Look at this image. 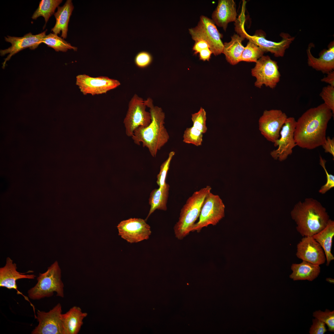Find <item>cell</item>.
<instances>
[{"label":"cell","mask_w":334,"mask_h":334,"mask_svg":"<svg viewBox=\"0 0 334 334\" xmlns=\"http://www.w3.org/2000/svg\"><path fill=\"white\" fill-rule=\"evenodd\" d=\"M333 115L324 103L306 110L296 121L294 137L297 146L309 150L322 146Z\"/></svg>","instance_id":"6da1fadb"},{"label":"cell","mask_w":334,"mask_h":334,"mask_svg":"<svg viewBox=\"0 0 334 334\" xmlns=\"http://www.w3.org/2000/svg\"><path fill=\"white\" fill-rule=\"evenodd\" d=\"M149 108L152 118L151 122L147 126H139L134 131L132 138L134 143L146 147L151 156L156 157L157 152L168 141L169 137L165 128V116L162 109L155 106L150 98L144 101Z\"/></svg>","instance_id":"7a4b0ae2"},{"label":"cell","mask_w":334,"mask_h":334,"mask_svg":"<svg viewBox=\"0 0 334 334\" xmlns=\"http://www.w3.org/2000/svg\"><path fill=\"white\" fill-rule=\"evenodd\" d=\"M297 231L303 237L312 236L323 229L330 219L326 208L312 198H306L294 206L290 212Z\"/></svg>","instance_id":"3957f363"},{"label":"cell","mask_w":334,"mask_h":334,"mask_svg":"<svg viewBox=\"0 0 334 334\" xmlns=\"http://www.w3.org/2000/svg\"><path fill=\"white\" fill-rule=\"evenodd\" d=\"M212 188L207 186L195 191L187 200L181 209L178 221L174 227L176 237L182 240L192 232L195 222L199 217L207 195Z\"/></svg>","instance_id":"277c9868"},{"label":"cell","mask_w":334,"mask_h":334,"mask_svg":"<svg viewBox=\"0 0 334 334\" xmlns=\"http://www.w3.org/2000/svg\"><path fill=\"white\" fill-rule=\"evenodd\" d=\"M37 282L28 292L29 298L39 300L52 296L54 292L56 296L64 298V285L61 279V271L58 263L55 261L43 273H39Z\"/></svg>","instance_id":"5b68a950"},{"label":"cell","mask_w":334,"mask_h":334,"mask_svg":"<svg viewBox=\"0 0 334 334\" xmlns=\"http://www.w3.org/2000/svg\"><path fill=\"white\" fill-rule=\"evenodd\" d=\"M235 30L238 34L246 38L261 48L265 52H270L276 57L284 56L285 51L288 48L293 41L294 38L289 34L282 33L280 34L282 39L280 42H276L267 40L263 32L259 31L253 36L248 34L244 29V23L240 19L235 22Z\"/></svg>","instance_id":"8992f818"},{"label":"cell","mask_w":334,"mask_h":334,"mask_svg":"<svg viewBox=\"0 0 334 334\" xmlns=\"http://www.w3.org/2000/svg\"><path fill=\"white\" fill-rule=\"evenodd\" d=\"M189 32L194 41L202 39L207 42L215 56L222 53L224 44L221 39L223 36L212 19L204 15L201 16L197 25L189 28Z\"/></svg>","instance_id":"52a82bcc"},{"label":"cell","mask_w":334,"mask_h":334,"mask_svg":"<svg viewBox=\"0 0 334 334\" xmlns=\"http://www.w3.org/2000/svg\"><path fill=\"white\" fill-rule=\"evenodd\" d=\"M225 209V205L220 196L209 192L203 201L199 220L194 225L192 232H198L210 225H216L224 217Z\"/></svg>","instance_id":"ba28073f"},{"label":"cell","mask_w":334,"mask_h":334,"mask_svg":"<svg viewBox=\"0 0 334 334\" xmlns=\"http://www.w3.org/2000/svg\"><path fill=\"white\" fill-rule=\"evenodd\" d=\"M146 107L144 101L137 94L134 95L129 102L124 120L128 136L132 137L137 128L147 126L151 122V116L150 112L146 111Z\"/></svg>","instance_id":"9c48e42d"},{"label":"cell","mask_w":334,"mask_h":334,"mask_svg":"<svg viewBox=\"0 0 334 334\" xmlns=\"http://www.w3.org/2000/svg\"><path fill=\"white\" fill-rule=\"evenodd\" d=\"M251 70L252 76L256 78L255 87L261 88L264 85L274 88L279 82L281 76L277 63L268 56H263Z\"/></svg>","instance_id":"30bf717a"},{"label":"cell","mask_w":334,"mask_h":334,"mask_svg":"<svg viewBox=\"0 0 334 334\" xmlns=\"http://www.w3.org/2000/svg\"><path fill=\"white\" fill-rule=\"evenodd\" d=\"M287 118L280 110H265L259 121L261 134L268 141L274 143L279 138L280 130Z\"/></svg>","instance_id":"8fae6325"},{"label":"cell","mask_w":334,"mask_h":334,"mask_svg":"<svg viewBox=\"0 0 334 334\" xmlns=\"http://www.w3.org/2000/svg\"><path fill=\"white\" fill-rule=\"evenodd\" d=\"M296 121L294 118H288L280 131V138L274 143L278 148L271 151L270 155L275 160L283 161L293 152V148L297 146L294 137Z\"/></svg>","instance_id":"7c38bea8"},{"label":"cell","mask_w":334,"mask_h":334,"mask_svg":"<svg viewBox=\"0 0 334 334\" xmlns=\"http://www.w3.org/2000/svg\"><path fill=\"white\" fill-rule=\"evenodd\" d=\"M62 308L58 303L49 312L38 310L36 318L39 323L31 334H63Z\"/></svg>","instance_id":"4fadbf2b"},{"label":"cell","mask_w":334,"mask_h":334,"mask_svg":"<svg viewBox=\"0 0 334 334\" xmlns=\"http://www.w3.org/2000/svg\"><path fill=\"white\" fill-rule=\"evenodd\" d=\"M76 84L84 95H92L106 93L120 85L118 80L106 76L93 77L85 74L76 77Z\"/></svg>","instance_id":"5bb4252c"},{"label":"cell","mask_w":334,"mask_h":334,"mask_svg":"<svg viewBox=\"0 0 334 334\" xmlns=\"http://www.w3.org/2000/svg\"><path fill=\"white\" fill-rule=\"evenodd\" d=\"M117 228L118 235L131 243L147 240L151 233L150 226L141 218H130L122 221Z\"/></svg>","instance_id":"9a60e30c"},{"label":"cell","mask_w":334,"mask_h":334,"mask_svg":"<svg viewBox=\"0 0 334 334\" xmlns=\"http://www.w3.org/2000/svg\"><path fill=\"white\" fill-rule=\"evenodd\" d=\"M297 257L314 264L320 265L326 261L323 249L312 236L303 237L297 246Z\"/></svg>","instance_id":"2e32d148"},{"label":"cell","mask_w":334,"mask_h":334,"mask_svg":"<svg viewBox=\"0 0 334 334\" xmlns=\"http://www.w3.org/2000/svg\"><path fill=\"white\" fill-rule=\"evenodd\" d=\"M46 31H45L35 35L30 32L22 37L9 36L5 37V41L11 43V45L7 49L0 50L1 56L9 54L5 59L3 63V68H4L6 62L9 60L12 55L20 51L28 48H29L31 49H34L37 48L39 45L42 43V41L46 35Z\"/></svg>","instance_id":"e0dca14e"},{"label":"cell","mask_w":334,"mask_h":334,"mask_svg":"<svg viewBox=\"0 0 334 334\" xmlns=\"http://www.w3.org/2000/svg\"><path fill=\"white\" fill-rule=\"evenodd\" d=\"M17 269L16 264L13 263L10 258L7 257L5 265L0 268V287H5L8 289H15L17 294L22 295L34 307L28 298L17 289L16 281L21 279H33L36 276L34 274H25L20 273L17 271Z\"/></svg>","instance_id":"ac0fdd59"},{"label":"cell","mask_w":334,"mask_h":334,"mask_svg":"<svg viewBox=\"0 0 334 334\" xmlns=\"http://www.w3.org/2000/svg\"><path fill=\"white\" fill-rule=\"evenodd\" d=\"M237 16L236 4L233 0H219L212 18L215 24L225 31L229 23L236 21Z\"/></svg>","instance_id":"d6986e66"},{"label":"cell","mask_w":334,"mask_h":334,"mask_svg":"<svg viewBox=\"0 0 334 334\" xmlns=\"http://www.w3.org/2000/svg\"><path fill=\"white\" fill-rule=\"evenodd\" d=\"M314 46L310 43L307 50L308 57L307 63L309 66L323 73L327 74L333 71L334 69V42L330 44L328 49H325L320 54L319 58L315 57L312 54L310 50Z\"/></svg>","instance_id":"ffe728a7"},{"label":"cell","mask_w":334,"mask_h":334,"mask_svg":"<svg viewBox=\"0 0 334 334\" xmlns=\"http://www.w3.org/2000/svg\"><path fill=\"white\" fill-rule=\"evenodd\" d=\"M88 315L81 308L74 306L66 313L62 315L63 334H77L83 323V320Z\"/></svg>","instance_id":"44dd1931"},{"label":"cell","mask_w":334,"mask_h":334,"mask_svg":"<svg viewBox=\"0 0 334 334\" xmlns=\"http://www.w3.org/2000/svg\"><path fill=\"white\" fill-rule=\"evenodd\" d=\"M74 8L72 0H67L63 6L57 7V11L54 14L56 23L51 31L57 35L61 32V36L63 39L67 37L68 24Z\"/></svg>","instance_id":"7402d4cb"},{"label":"cell","mask_w":334,"mask_h":334,"mask_svg":"<svg viewBox=\"0 0 334 334\" xmlns=\"http://www.w3.org/2000/svg\"><path fill=\"white\" fill-rule=\"evenodd\" d=\"M334 236V221L330 219L323 229L312 236L323 250L326 256L327 266H328L331 261L334 259V256L331 252Z\"/></svg>","instance_id":"603a6c76"},{"label":"cell","mask_w":334,"mask_h":334,"mask_svg":"<svg viewBox=\"0 0 334 334\" xmlns=\"http://www.w3.org/2000/svg\"><path fill=\"white\" fill-rule=\"evenodd\" d=\"M292 272L289 278L294 281L307 280L312 281L320 272L319 265L302 261L299 263H293L291 267Z\"/></svg>","instance_id":"cb8c5ba5"},{"label":"cell","mask_w":334,"mask_h":334,"mask_svg":"<svg viewBox=\"0 0 334 334\" xmlns=\"http://www.w3.org/2000/svg\"><path fill=\"white\" fill-rule=\"evenodd\" d=\"M231 40L225 42L222 52L225 55L227 61L232 65H235L240 62V60L244 47L242 44L245 38L238 34L231 37Z\"/></svg>","instance_id":"d4e9b609"},{"label":"cell","mask_w":334,"mask_h":334,"mask_svg":"<svg viewBox=\"0 0 334 334\" xmlns=\"http://www.w3.org/2000/svg\"><path fill=\"white\" fill-rule=\"evenodd\" d=\"M169 188V185L166 183L162 187H159L151 192L149 199L150 208L145 221L156 210H167Z\"/></svg>","instance_id":"484cf974"},{"label":"cell","mask_w":334,"mask_h":334,"mask_svg":"<svg viewBox=\"0 0 334 334\" xmlns=\"http://www.w3.org/2000/svg\"><path fill=\"white\" fill-rule=\"evenodd\" d=\"M62 2V0H41L38 8L33 14L32 19H36L40 16H42L45 19V25L49 18L54 13L56 9Z\"/></svg>","instance_id":"4316f807"},{"label":"cell","mask_w":334,"mask_h":334,"mask_svg":"<svg viewBox=\"0 0 334 334\" xmlns=\"http://www.w3.org/2000/svg\"><path fill=\"white\" fill-rule=\"evenodd\" d=\"M48 47L54 49L56 51L66 52L68 49L76 51L77 48L72 46L67 41L58 36L57 34L50 33L46 35L42 41Z\"/></svg>","instance_id":"83f0119b"},{"label":"cell","mask_w":334,"mask_h":334,"mask_svg":"<svg viewBox=\"0 0 334 334\" xmlns=\"http://www.w3.org/2000/svg\"><path fill=\"white\" fill-rule=\"evenodd\" d=\"M265 52L259 46L249 41L244 47L240 60V62H256L261 57Z\"/></svg>","instance_id":"f1b7e54d"},{"label":"cell","mask_w":334,"mask_h":334,"mask_svg":"<svg viewBox=\"0 0 334 334\" xmlns=\"http://www.w3.org/2000/svg\"><path fill=\"white\" fill-rule=\"evenodd\" d=\"M203 133L193 126L187 128L184 131L183 142L199 146L202 145Z\"/></svg>","instance_id":"f546056e"},{"label":"cell","mask_w":334,"mask_h":334,"mask_svg":"<svg viewBox=\"0 0 334 334\" xmlns=\"http://www.w3.org/2000/svg\"><path fill=\"white\" fill-rule=\"evenodd\" d=\"M206 119V112L204 109L201 107L197 112L192 114L193 126L203 134L205 133L207 130Z\"/></svg>","instance_id":"4dcf8cb0"},{"label":"cell","mask_w":334,"mask_h":334,"mask_svg":"<svg viewBox=\"0 0 334 334\" xmlns=\"http://www.w3.org/2000/svg\"><path fill=\"white\" fill-rule=\"evenodd\" d=\"M314 317L321 320L328 327V330L334 331V311H330L326 309L324 312L320 310L316 311L313 313Z\"/></svg>","instance_id":"1f68e13d"},{"label":"cell","mask_w":334,"mask_h":334,"mask_svg":"<svg viewBox=\"0 0 334 334\" xmlns=\"http://www.w3.org/2000/svg\"><path fill=\"white\" fill-rule=\"evenodd\" d=\"M175 153L174 151L170 152L169 154L167 159L162 163L160 166L159 173L157 175L156 181L159 187H162L166 183L165 181L167 174L169 169L170 162Z\"/></svg>","instance_id":"d6a6232c"},{"label":"cell","mask_w":334,"mask_h":334,"mask_svg":"<svg viewBox=\"0 0 334 334\" xmlns=\"http://www.w3.org/2000/svg\"><path fill=\"white\" fill-rule=\"evenodd\" d=\"M320 96L324 103L334 113V87L328 85L323 88Z\"/></svg>","instance_id":"836d02e7"},{"label":"cell","mask_w":334,"mask_h":334,"mask_svg":"<svg viewBox=\"0 0 334 334\" xmlns=\"http://www.w3.org/2000/svg\"><path fill=\"white\" fill-rule=\"evenodd\" d=\"M153 57L152 54L146 51H141L138 53L135 57L134 62L138 67L144 68L148 67L152 63Z\"/></svg>","instance_id":"e575fe53"},{"label":"cell","mask_w":334,"mask_h":334,"mask_svg":"<svg viewBox=\"0 0 334 334\" xmlns=\"http://www.w3.org/2000/svg\"><path fill=\"white\" fill-rule=\"evenodd\" d=\"M326 162V161L320 156L319 164L323 169L326 177V183L319 190V193L322 194H325L334 187V176L328 172L325 166Z\"/></svg>","instance_id":"d590c367"},{"label":"cell","mask_w":334,"mask_h":334,"mask_svg":"<svg viewBox=\"0 0 334 334\" xmlns=\"http://www.w3.org/2000/svg\"><path fill=\"white\" fill-rule=\"evenodd\" d=\"M312 322L310 329V334H324L327 331L325 324L321 320L315 318L313 319Z\"/></svg>","instance_id":"8d00e7d4"},{"label":"cell","mask_w":334,"mask_h":334,"mask_svg":"<svg viewBox=\"0 0 334 334\" xmlns=\"http://www.w3.org/2000/svg\"><path fill=\"white\" fill-rule=\"evenodd\" d=\"M195 41V43L192 48V49L194 52V54H197L203 49L209 48L208 44L204 40L198 39Z\"/></svg>","instance_id":"74e56055"},{"label":"cell","mask_w":334,"mask_h":334,"mask_svg":"<svg viewBox=\"0 0 334 334\" xmlns=\"http://www.w3.org/2000/svg\"><path fill=\"white\" fill-rule=\"evenodd\" d=\"M324 150L326 153H329L334 157V139L331 138L329 137H328L326 138V140L322 146Z\"/></svg>","instance_id":"f35d334b"},{"label":"cell","mask_w":334,"mask_h":334,"mask_svg":"<svg viewBox=\"0 0 334 334\" xmlns=\"http://www.w3.org/2000/svg\"><path fill=\"white\" fill-rule=\"evenodd\" d=\"M199 54V59L204 61L209 60L212 53L209 48H208L201 50Z\"/></svg>","instance_id":"ab89813d"},{"label":"cell","mask_w":334,"mask_h":334,"mask_svg":"<svg viewBox=\"0 0 334 334\" xmlns=\"http://www.w3.org/2000/svg\"><path fill=\"white\" fill-rule=\"evenodd\" d=\"M326 76L321 79V81L328 84L329 85L334 87V71H332L327 74Z\"/></svg>","instance_id":"60d3db41"},{"label":"cell","mask_w":334,"mask_h":334,"mask_svg":"<svg viewBox=\"0 0 334 334\" xmlns=\"http://www.w3.org/2000/svg\"><path fill=\"white\" fill-rule=\"evenodd\" d=\"M326 280L330 283L334 284V280L333 279L331 278H327Z\"/></svg>","instance_id":"b9f144b4"}]
</instances>
